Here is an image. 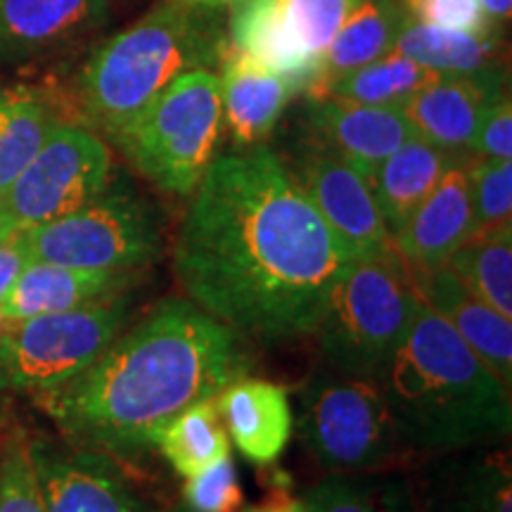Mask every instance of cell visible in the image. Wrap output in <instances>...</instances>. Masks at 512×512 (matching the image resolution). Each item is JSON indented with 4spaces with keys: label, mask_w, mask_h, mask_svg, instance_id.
<instances>
[{
    "label": "cell",
    "mask_w": 512,
    "mask_h": 512,
    "mask_svg": "<svg viewBox=\"0 0 512 512\" xmlns=\"http://www.w3.org/2000/svg\"><path fill=\"white\" fill-rule=\"evenodd\" d=\"M178 228L188 299L240 337L313 335L354 256L271 147L219 155Z\"/></svg>",
    "instance_id": "1"
},
{
    "label": "cell",
    "mask_w": 512,
    "mask_h": 512,
    "mask_svg": "<svg viewBox=\"0 0 512 512\" xmlns=\"http://www.w3.org/2000/svg\"><path fill=\"white\" fill-rule=\"evenodd\" d=\"M247 370L238 332L190 299L171 297L121 330L86 370L31 399L67 444L138 460L155 451L166 422Z\"/></svg>",
    "instance_id": "2"
},
{
    "label": "cell",
    "mask_w": 512,
    "mask_h": 512,
    "mask_svg": "<svg viewBox=\"0 0 512 512\" xmlns=\"http://www.w3.org/2000/svg\"><path fill=\"white\" fill-rule=\"evenodd\" d=\"M375 380L403 448L444 456L510 437V387L422 299Z\"/></svg>",
    "instance_id": "3"
},
{
    "label": "cell",
    "mask_w": 512,
    "mask_h": 512,
    "mask_svg": "<svg viewBox=\"0 0 512 512\" xmlns=\"http://www.w3.org/2000/svg\"><path fill=\"white\" fill-rule=\"evenodd\" d=\"M228 48L219 12L162 0L83 64L76 81L83 112L114 140L176 76L219 67Z\"/></svg>",
    "instance_id": "4"
},
{
    "label": "cell",
    "mask_w": 512,
    "mask_h": 512,
    "mask_svg": "<svg viewBox=\"0 0 512 512\" xmlns=\"http://www.w3.org/2000/svg\"><path fill=\"white\" fill-rule=\"evenodd\" d=\"M223 131V102L214 69L176 76L114 138L147 181L188 197L216 159Z\"/></svg>",
    "instance_id": "5"
},
{
    "label": "cell",
    "mask_w": 512,
    "mask_h": 512,
    "mask_svg": "<svg viewBox=\"0 0 512 512\" xmlns=\"http://www.w3.org/2000/svg\"><path fill=\"white\" fill-rule=\"evenodd\" d=\"M418 299L396 254L356 259L332 290L316 330L330 370L375 380L411 328Z\"/></svg>",
    "instance_id": "6"
},
{
    "label": "cell",
    "mask_w": 512,
    "mask_h": 512,
    "mask_svg": "<svg viewBox=\"0 0 512 512\" xmlns=\"http://www.w3.org/2000/svg\"><path fill=\"white\" fill-rule=\"evenodd\" d=\"M131 294L15 320L0 335V394H41L86 370L131 318Z\"/></svg>",
    "instance_id": "7"
},
{
    "label": "cell",
    "mask_w": 512,
    "mask_h": 512,
    "mask_svg": "<svg viewBox=\"0 0 512 512\" xmlns=\"http://www.w3.org/2000/svg\"><path fill=\"white\" fill-rule=\"evenodd\" d=\"M27 240L31 261L107 273H133L162 252L155 209L121 178L72 214L27 230Z\"/></svg>",
    "instance_id": "8"
},
{
    "label": "cell",
    "mask_w": 512,
    "mask_h": 512,
    "mask_svg": "<svg viewBox=\"0 0 512 512\" xmlns=\"http://www.w3.org/2000/svg\"><path fill=\"white\" fill-rule=\"evenodd\" d=\"M297 427L316 463L332 472L380 470L403 448L377 380L335 370L306 380Z\"/></svg>",
    "instance_id": "9"
},
{
    "label": "cell",
    "mask_w": 512,
    "mask_h": 512,
    "mask_svg": "<svg viewBox=\"0 0 512 512\" xmlns=\"http://www.w3.org/2000/svg\"><path fill=\"white\" fill-rule=\"evenodd\" d=\"M110 181L112 152L105 140L60 121L0 202L17 230H31L81 209Z\"/></svg>",
    "instance_id": "10"
},
{
    "label": "cell",
    "mask_w": 512,
    "mask_h": 512,
    "mask_svg": "<svg viewBox=\"0 0 512 512\" xmlns=\"http://www.w3.org/2000/svg\"><path fill=\"white\" fill-rule=\"evenodd\" d=\"M290 174L354 259H387L396 254L373 190L356 166L309 143Z\"/></svg>",
    "instance_id": "11"
},
{
    "label": "cell",
    "mask_w": 512,
    "mask_h": 512,
    "mask_svg": "<svg viewBox=\"0 0 512 512\" xmlns=\"http://www.w3.org/2000/svg\"><path fill=\"white\" fill-rule=\"evenodd\" d=\"M29 453L46 512H145L112 458L48 434L29 437Z\"/></svg>",
    "instance_id": "12"
},
{
    "label": "cell",
    "mask_w": 512,
    "mask_h": 512,
    "mask_svg": "<svg viewBox=\"0 0 512 512\" xmlns=\"http://www.w3.org/2000/svg\"><path fill=\"white\" fill-rule=\"evenodd\" d=\"M503 95L505 76L501 67L477 74H439L420 88L401 112L415 138L451 155H463L470 152L486 110Z\"/></svg>",
    "instance_id": "13"
},
{
    "label": "cell",
    "mask_w": 512,
    "mask_h": 512,
    "mask_svg": "<svg viewBox=\"0 0 512 512\" xmlns=\"http://www.w3.org/2000/svg\"><path fill=\"white\" fill-rule=\"evenodd\" d=\"M311 143H316L368 176L382 159L415 138L401 107L361 105L342 98H311L306 110Z\"/></svg>",
    "instance_id": "14"
},
{
    "label": "cell",
    "mask_w": 512,
    "mask_h": 512,
    "mask_svg": "<svg viewBox=\"0 0 512 512\" xmlns=\"http://www.w3.org/2000/svg\"><path fill=\"white\" fill-rule=\"evenodd\" d=\"M110 0H0V64H24L95 34Z\"/></svg>",
    "instance_id": "15"
},
{
    "label": "cell",
    "mask_w": 512,
    "mask_h": 512,
    "mask_svg": "<svg viewBox=\"0 0 512 512\" xmlns=\"http://www.w3.org/2000/svg\"><path fill=\"white\" fill-rule=\"evenodd\" d=\"M408 268V266H406ZM418 297L465 339L501 380L512 384V320L484 304L448 264L408 268Z\"/></svg>",
    "instance_id": "16"
},
{
    "label": "cell",
    "mask_w": 512,
    "mask_h": 512,
    "mask_svg": "<svg viewBox=\"0 0 512 512\" xmlns=\"http://www.w3.org/2000/svg\"><path fill=\"white\" fill-rule=\"evenodd\" d=\"M475 233L470 178L465 162H458L396 230L392 247L408 268H430L446 264Z\"/></svg>",
    "instance_id": "17"
},
{
    "label": "cell",
    "mask_w": 512,
    "mask_h": 512,
    "mask_svg": "<svg viewBox=\"0 0 512 512\" xmlns=\"http://www.w3.org/2000/svg\"><path fill=\"white\" fill-rule=\"evenodd\" d=\"M425 512H512V467L503 448L444 453L425 475Z\"/></svg>",
    "instance_id": "18"
},
{
    "label": "cell",
    "mask_w": 512,
    "mask_h": 512,
    "mask_svg": "<svg viewBox=\"0 0 512 512\" xmlns=\"http://www.w3.org/2000/svg\"><path fill=\"white\" fill-rule=\"evenodd\" d=\"M230 444L249 463L271 465L283 456L294 430L290 396L280 384L242 375L214 396Z\"/></svg>",
    "instance_id": "19"
},
{
    "label": "cell",
    "mask_w": 512,
    "mask_h": 512,
    "mask_svg": "<svg viewBox=\"0 0 512 512\" xmlns=\"http://www.w3.org/2000/svg\"><path fill=\"white\" fill-rule=\"evenodd\" d=\"M131 285V273L86 271V268L29 261L0 299V311L10 323H15L46 313L81 309L119 292H128Z\"/></svg>",
    "instance_id": "20"
},
{
    "label": "cell",
    "mask_w": 512,
    "mask_h": 512,
    "mask_svg": "<svg viewBox=\"0 0 512 512\" xmlns=\"http://www.w3.org/2000/svg\"><path fill=\"white\" fill-rule=\"evenodd\" d=\"M219 86L223 121H228L235 143L242 147L261 145L271 136L287 102L297 95L285 76L233 48L221 60Z\"/></svg>",
    "instance_id": "21"
},
{
    "label": "cell",
    "mask_w": 512,
    "mask_h": 512,
    "mask_svg": "<svg viewBox=\"0 0 512 512\" xmlns=\"http://www.w3.org/2000/svg\"><path fill=\"white\" fill-rule=\"evenodd\" d=\"M226 36L230 48L285 76L297 93H316L323 79V62L306 55L294 41L283 0H240L230 8Z\"/></svg>",
    "instance_id": "22"
},
{
    "label": "cell",
    "mask_w": 512,
    "mask_h": 512,
    "mask_svg": "<svg viewBox=\"0 0 512 512\" xmlns=\"http://www.w3.org/2000/svg\"><path fill=\"white\" fill-rule=\"evenodd\" d=\"M458 162H463L460 155H451L425 140L411 138L370 171L366 181L392 238L446 171Z\"/></svg>",
    "instance_id": "23"
},
{
    "label": "cell",
    "mask_w": 512,
    "mask_h": 512,
    "mask_svg": "<svg viewBox=\"0 0 512 512\" xmlns=\"http://www.w3.org/2000/svg\"><path fill=\"white\" fill-rule=\"evenodd\" d=\"M406 5L403 0H358L347 22L332 38L323 55V79L311 98H318L325 86L339 76L354 72L363 64L377 57L392 53L396 38L408 24Z\"/></svg>",
    "instance_id": "24"
},
{
    "label": "cell",
    "mask_w": 512,
    "mask_h": 512,
    "mask_svg": "<svg viewBox=\"0 0 512 512\" xmlns=\"http://www.w3.org/2000/svg\"><path fill=\"white\" fill-rule=\"evenodd\" d=\"M60 124L53 102L34 86H0V197Z\"/></svg>",
    "instance_id": "25"
},
{
    "label": "cell",
    "mask_w": 512,
    "mask_h": 512,
    "mask_svg": "<svg viewBox=\"0 0 512 512\" xmlns=\"http://www.w3.org/2000/svg\"><path fill=\"white\" fill-rule=\"evenodd\" d=\"M394 50L437 74H477L501 67V46L494 34L434 27L415 19H408Z\"/></svg>",
    "instance_id": "26"
},
{
    "label": "cell",
    "mask_w": 512,
    "mask_h": 512,
    "mask_svg": "<svg viewBox=\"0 0 512 512\" xmlns=\"http://www.w3.org/2000/svg\"><path fill=\"white\" fill-rule=\"evenodd\" d=\"M155 448L178 477L190 479L230 456V437L216 399L192 403L166 422Z\"/></svg>",
    "instance_id": "27"
},
{
    "label": "cell",
    "mask_w": 512,
    "mask_h": 512,
    "mask_svg": "<svg viewBox=\"0 0 512 512\" xmlns=\"http://www.w3.org/2000/svg\"><path fill=\"white\" fill-rule=\"evenodd\" d=\"M446 264L484 304L512 318V223L475 233Z\"/></svg>",
    "instance_id": "28"
},
{
    "label": "cell",
    "mask_w": 512,
    "mask_h": 512,
    "mask_svg": "<svg viewBox=\"0 0 512 512\" xmlns=\"http://www.w3.org/2000/svg\"><path fill=\"white\" fill-rule=\"evenodd\" d=\"M437 76L439 74L432 69L392 50V53L377 57V60L328 83L318 98L332 95V98L361 102V105L403 107L420 88H425Z\"/></svg>",
    "instance_id": "29"
},
{
    "label": "cell",
    "mask_w": 512,
    "mask_h": 512,
    "mask_svg": "<svg viewBox=\"0 0 512 512\" xmlns=\"http://www.w3.org/2000/svg\"><path fill=\"white\" fill-rule=\"evenodd\" d=\"M309 512H420L411 484L399 475H332L304 494Z\"/></svg>",
    "instance_id": "30"
},
{
    "label": "cell",
    "mask_w": 512,
    "mask_h": 512,
    "mask_svg": "<svg viewBox=\"0 0 512 512\" xmlns=\"http://www.w3.org/2000/svg\"><path fill=\"white\" fill-rule=\"evenodd\" d=\"M0 512H46L31 463L29 434L22 427L0 439Z\"/></svg>",
    "instance_id": "31"
},
{
    "label": "cell",
    "mask_w": 512,
    "mask_h": 512,
    "mask_svg": "<svg viewBox=\"0 0 512 512\" xmlns=\"http://www.w3.org/2000/svg\"><path fill=\"white\" fill-rule=\"evenodd\" d=\"M285 17L299 48L313 60L323 55L358 0H283Z\"/></svg>",
    "instance_id": "32"
},
{
    "label": "cell",
    "mask_w": 512,
    "mask_h": 512,
    "mask_svg": "<svg viewBox=\"0 0 512 512\" xmlns=\"http://www.w3.org/2000/svg\"><path fill=\"white\" fill-rule=\"evenodd\" d=\"M477 233L512 223V162L479 159L467 169Z\"/></svg>",
    "instance_id": "33"
},
{
    "label": "cell",
    "mask_w": 512,
    "mask_h": 512,
    "mask_svg": "<svg viewBox=\"0 0 512 512\" xmlns=\"http://www.w3.org/2000/svg\"><path fill=\"white\" fill-rule=\"evenodd\" d=\"M242 501L240 475L230 456L185 479L183 505L190 512H240Z\"/></svg>",
    "instance_id": "34"
},
{
    "label": "cell",
    "mask_w": 512,
    "mask_h": 512,
    "mask_svg": "<svg viewBox=\"0 0 512 512\" xmlns=\"http://www.w3.org/2000/svg\"><path fill=\"white\" fill-rule=\"evenodd\" d=\"M415 22L434 24L475 34H494V24L484 15L479 0H403Z\"/></svg>",
    "instance_id": "35"
},
{
    "label": "cell",
    "mask_w": 512,
    "mask_h": 512,
    "mask_svg": "<svg viewBox=\"0 0 512 512\" xmlns=\"http://www.w3.org/2000/svg\"><path fill=\"white\" fill-rule=\"evenodd\" d=\"M470 152L479 159H512V102L508 95L486 110Z\"/></svg>",
    "instance_id": "36"
},
{
    "label": "cell",
    "mask_w": 512,
    "mask_h": 512,
    "mask_svg": "<svg viewBox=\"0 0 512 512\" xmlns=\"http://www.w3.org/2000/svg\"><path fill=\"white\" fill-rule=\"evenodd\" d=\"M31 261L29 252V240L27 230H17L8 242L0 245V299L5 297V292L10 290V285L15 283V278Z\"/></svg>",
    "instance_id": "37"
},
{
    "label": "cell",
    "mask_w": 512,
    "mask_h": 512,
    "mask_svg": "<svg viewBox=\"0 0 512 512\" xmlns=\"http://www.w3.org/2000/svg\"><path fill=\"white\" fill-rule=\"evenodd\" d=\"M240 512H309L302 498H292L285 494H275L271 498H266L264 503L252 505V508H245Z\"/></svg>",
    "instance_id": "38"
},
{
    "label": "cell",
    "mask_w": 512,
    "mask_h": 512,
    "mask_svg": "<svg viewBox=\"0 0 512 512\" xmlns=\"http://www.w3.org/2000/svg\"><path fill=\"white\" fill-rule=\"evenodd\" d=\"M486 19L491 24H505L512 15V0H479Z\"/></svg>",
    "instance_id": "39"
},
{
    "label": "cell",
    "mask_w": 512,
    "mask_h": 512,
    "mask_svg": "<svg viewBox=\"0 0 512 512\" xmlns=\"http://www.w3.org/2000/svg\"><path fill=\"white\" fill-rule=\"evenodd\" d=\"M166 3H174V5H181V8H192V10L221 12V10H230L233 5H238L240 0H166Z\"/></svg>",
    "instance_id": "40"
},
{
    "label": "cell",
    "mask_w": 512,
    "mask_h": 512,
    "mask_svg": "<svg viewBox=\"0 0 512 512\" xmlns=\"http://www.w3.org/2000/svg\"><path fill=\"white\" fill-rule=\"evenodd\" d=\"M15 233H17V226L12 223L8 211L3 209V202H0V245H3V242H8Z\"/></svg>",
    "instance_id": "41"
},
{
    "label": "cell",
    "mask_w": 512,
    "mask_h": 512,
    "mask_svg": "<svg viewBox=\"0 0 512 512\" xmlns=\"http://www.w3.org/2000/svg\"><path fill=\"white\" fill-rule=\"evenodd\" d=\"M8 325H10V320L3 316V311H0V335H3V332H5V328H8Z\"/></svg>",
    "instance_id": "42"
},
{
    "label": "cell",
    "mask_w": 512,
    "mask_h": 512,
    "mask_svg": "<svg viewBox=\"0 0 512 512\" xmlns=\"http://www.w3.org/2000/svg\"><path fill=\"white\" fill-rule=\"evenodd\" d=\"M162 512H190V510L185 508V505H171V508H166Z\"/></svg>",
    "instance_id": "43"
}]
</instances>
